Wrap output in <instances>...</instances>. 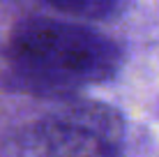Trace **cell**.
I'll use <instances>...</instances> for the list:
<instances>
[{
	"mask_svg": "<svg viewBox=\"0 0 159 157\" xmlns=\"http://www.w3.org/2000/svg\"><path fill=\"white\" fill-rule=\"evenodd\" d=\"M30 104L23 157H122L125 120L85 97H42Z\"/></svg>",
	"mask_w": 159,
	"mask_h": 157,
	"instance_id": "2",
	"label": "cell"
},
{
	"mask_svg": "<svg viewBox=\"0 0 159 157\" xmlns=\"http://www.w3.org/2000/svg\"><path fill=\"white\" fill-rule=\"evenodd\" d=\"M120 46L88 25L30 19L16 25L5 48V83L32 97H62L116 76Z\"/></svg>",
	"mask_w": 159,
	"mask_h": 157,
	"instance_id": "1",
	"label": "cell"
},
{
	"mask_svg": "<svg viewBox=\"0 0 159 157\" xmlns=\"http://www.w3.org/2000/svg\"><path fill=\"white\" fill-rule=\"evenodd\" d=\"M65 14L83 16V19H108L118 14L125 0H46Z\"/></svg>",
	"mask_w": 159,
	"mask_h": 157,
	"instance_id": "3",
	"label": "cell"
}]
</instances>
